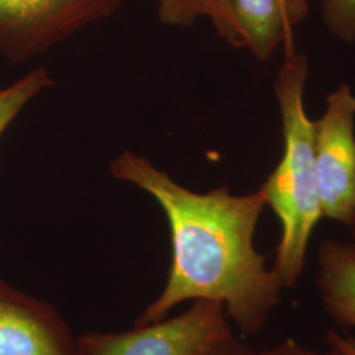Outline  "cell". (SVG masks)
Instances as JSON below:
<instances>
[{"label":"cell","instance_id":"1","mask_svg":"<svg viewBox=\"0 0 355 355\" xmlns=\"http://www.w3.org/2000/svg\"><path fill=\"white\" fill-rule=\"evenodd\" d=\"M112 177L150 195L165 214L171 266L164 290L135 325L167 318L186 302H215L246 336H257L282 303L286 290L254 245L266 208L263 192L234 195L227 184L208 192L180 186L149 158L123 152L110 165Z\"/></svg>","mask_w":355,"mask_h":355},{"label":"cell","instance_id":"2","mask_svg":"<svg viewBox=\"0 0 355 355\" xmlns=\"http://www.w3.org/2000/svg\"><path fill=\"white\" fill-rule=\"evenodd\" d=\"M309 62L303 53L286 55L275 80L284 152L261 187L280 223L272 268L283 287L292 288L304 272L308 245L322 218L315 170L313 124L304 104Z\"/></svg>","mask_w":355,"mask_h":355},{"label":"cell","instance_id":"3","mask_svg":"<svg viewBox=\"0 0 355 355\" xmlns=\"http://www.w3.org/2000/svg\"><path fill=\"white\" fill-rule=\"evenodd\" d=\"M230 334L224 306L199 300L175 318L119 333H85L76 345L79 355H207Z\"/></svg>","mask_w":355,"mask_h":355},{"label":"cell","instance_id":"4","mask_svg":"<svg viewBox=\"0 0 355 355\" xmlns=\"http://www.w3.org/2000/svg\"><path fill=\"white\" fill-rule=\"evenodd\" d=\"M124 0H0V54L21 64L83 28L111 17Z\"/></svg>","mask_w":355,"mask_h":355},{"label":"cell","instance_id":"5","mask_svg":"<svg viewBox=\"0 0 355 355\" xmlns=\"http://www.w3.org/2000/svg\"><path fill=\"white\" fill-rule=\"evenodd\" d=\"M313 124L315 170L324 218L355 223V95L346 83L330 92Z\"/></svg>","mask_w":355,"mask_h":355},{"label":"cell","instance_id":"6","mask_svg":"<svg viewBox=\"0 0 355 355\" xmlns=\"http://www.w3.org/2000/svg\"><path fill=\"white\" fill-rule=\"evenodd\" d=\"M0 355H79L60 312L0 278Z\"/></svg>","mask_w":355,"mask_h":355},{"label":"cell","instance_id":"7","mask_svg":"<svg viewBox=\"0 0 355 355\" xmlns=\"http://www.w3.org/2000/svg\"><path fill=\"white\" fill-rule=\"evenodd\" d=\"M229 6L258 61H268L279 45L286 55L295 53L293 29L306 19L308 0H229Z\"/></svg>","mask_w":355,"mask_h":355},{"label":"cell","instance_id":"8","mask_svg":"<svg viewBox=\"0 0 355 355\" xmlns=\"http://www.w3.org/2000/svg\"><path fill=\"white\" fill-rule=\"evenodd\" d=\"M318 267L316 287L327 313L338 325L355 329V240L321 242Z\"/></svg>","mask_w":355,"mask_h":355},{"label":"cell","instance_id":"9","mask_svg":"<svg viewBox=\"0 0 355 355\" xmlns=\"http://www.w3.org/2000/svg\"><path fill=\"white\" fill-rule=\"evenodd\" d=\"M158 19L162 24L190 28L200 17L211 20L217 35L232 48H246L241 29L229 0H157Z\"/></svg>","mask_w":355,"mask_h":355},{"label":"cell","instance_id":"10","mask_svg":"<svg viewBox=\"0 0 355 355\" xmlns=\"http://www.w3.org/2000/svg\"><path fill=\"white\" fill-rule=\"evenodd\" d=\"M54 85L55 82L49 71L40 66L12 85L0 86V139L26 105Z\"/></svg>","mask_w":355,"mask_h":355},{"label":"cell","instance_id":"11","mask_svg":"<svg viewBox=\"0 0 355 355\" xmlns=\"http://www.w3.org/2000/svg\"><path fill=\"white\" fill-rule=\"evenodd\" d=\"M322 21L330 35L343 42H355V0H322Z\"/></svg>","mask_w":355,"mask_h":355},{"label":"cell","instance_id":"12","mask_svg":"<svg viewBox=\"0 0 355 355\" xmlns=\"http://www.w3.org/2000/svg\"><path fill=\"white\" fill-rule=\"evenodd\" d=\"M257 355H345L338 349L330 346L328 352H318L313 349H309L302 343H296L295 340H287L283 343L274 345L268 349H265Z\"/></svg>","mask_w":355,"mask_h":355},{"label":"cell","instance_id":"13","mask_svg":"<svg viewBox=\"0 0 355 355\" xmlns=\"http://www.w3.org/2000/svg\"><path fill=\"white\" fill-rule=\"evenodd\" d=\"M207 355H257V352H254L248 343L240 341L233 333L216 343Z\"/></svg>","mask_w":355,"mask_h":355},{"label":"cell","instance_id":"14","mask_svg":"<svg viewBox=\"0 0 355 355\" xmlns=\"http://www.w3.org/2000/svg\"><path fill=\"white\" fill-rule=\"evenodd\" d=\"M327 340L330 346L338 349L345 355H355V338L350 336H343L338 331L329 330L327 333Z\"/></svg>","mask_w":355,"mask_h":355},{"label":"cell","instance_id":"15","mask_svg":"<svg viewBox=\"0 0 355 355\" xmlns=\"http://www.w3.org/2000/svg\"><path fill=\"white\" fill-rule=\"evenodd\" d=\"M352 236H353V240H355V223L354 225L352 227Z\"/></svg>","mask_w":355,"mask_h":355}]
</instances>
